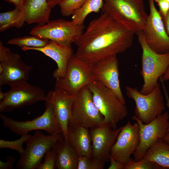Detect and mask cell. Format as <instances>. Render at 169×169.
Masks as SVG:
<instances>
[{
    "label": "cell",
    "mask_w": 169,
    "mask_h": 169,
    "mask_svg": "<svg viewBox=\"0 0 169 169\" xmlns=\"http://www.w3.org/2000/svg\"><path fill=\"white\" fill-rule=\"evenodd\" d=\"M143 157L157 163L162 169H169V142L162 138L157 139L147 149Z\"/></svg>",
    "instance_id": "23"
},
{
    "label": "cell",
    "mask_w": 169,
    "mask_h": 169,
    "mask_svg": "<svg viewBox=\"0 0 169 169\" xmlns=\"http://www.w3.org/2000/svg\"><path fill=\"white\" fill-rule=\"evenodd\" d=\"M25 22L24 16L20 9L15 8L10 11L0 13V32L10 28H20Z\"/></svg>",
    "instance_id": "24"
},
{
    "label": "cell",
    "mask_w": 169,
    "mask_h": 169,
    "mask_svg": "<svg viewBox=\"0 0 169 169\" xmlns=\"http://www.w3.org/2000/svg\"><path fill=\"white\" fill-rule=\"evenodd\" d=\"M103 3V0H87L84 5L72 15V20L77 24H84L88 14L100 12Z\"/></svg>",
    "instance_id": "25"
},
{
    "label": "cell",
    "mask_w": 169,
    "mask_h": 169,
    "mask_svg": "<svg viewBox=\"0 0 169 169\" xmlns=\"http://www.w3.org/2000/svg\"><path fill=\"white\" fill-rule=\"evenodd\" d=\"M123 126L114 129L103 123L90 128L92 157L105 162L110 161V151Z\"/></svg>",
    "instance_id": "16"
},
{
    "label": "cell",
    "mask_w": 169,
    "mask_h": 169,
    "mask_svg": "<svg viewBox=\"0 0 169 169\" xmlns=\"http://www.w3.org/2000/svg\"><path fill=\"white\" fill-rule=\"evenodd\" d=\"M166 32L169 35V11L165 17H162Z\"/></svg>",
    "instance_id": "36"
},
{
    "label": "cell",
    "mask_w": 169,
    "mask_h": 169,
    "mask_svg": "<svg viewBox=\"0 0 169 169\" xmlns=\"http://www.w3.org/2000/svg\"><path fill=\"white\" fill-rule=\"evenodd\" d=\"M169 114L166 111L147 124L143 123L135 115L132 117V120L137 122L139 127L140 142L133 154L135 161L143 158L147 149L157 139L165 136L169 126Z\"/></svg>",
    "instance_id": "14"
},
{
    "label": "cell",
    "mask_w": 169,
    "mask_h": 169,
    "mask_svg": "<svg viewBox=\"0 0 169 169\" xmlns=\"http://www.w3.org/2000/svg\"><path fill=\"white\" fill-rule=\"evenodd\" d=\"M52 149L57 155L56 168L77 169L79 156L75 150L64 139L58 141Z\"/></svg>",
    "instance_id": "22"
},
{
    "label": "cell",
    "mask_w": 169,
    "mask_h": 169,
    "mask_svg": "<svg viewBox=\"0 0 169 169\" xmlns=\"http://www.w3.org/2000/svg\"><path fill=\"white\" fill-rule=\"evenodd\" d=\"M21 49L24 51L34 50L40 51L54 60L57 66L53 73V77L56 79L65 76L68 61L74 54L72 46L60 44L51 40H49L48 44L43 47H24Z\"/></svg>",
    "instance_id": "19"
},
{
    "label": "cell",
    "mask_w": 169,
    "mask_h": 169,
    "mask_svg": "<svg viewBox=\"0 0 169 169\" xmlns=\"http://www.w3.org/2000/svg\"><path fill=\"white\" fill-rule=\"evenodd\" d=\"M31 136L28 134H24L22 135L20 139L13 141H8L0 139V148H7L12 149L17 151L20 154L24 150L23 147L24 143Z\"/></svg>",
    "instance_id": "30"
},
{
    "label": "cell",
    "mask_w": 169,
    "mask_h": 169,
    "mask_svg": "<svg viewBox=\"0 0 169 169\" xmlns=\"http://www.w3.org/2000/svg\"><path fill=\"white\" fill-rule=\"evenodd\" d=\"M105 163L92 157L79 156L77 169H103Z\"/></svg>",
    "instance_id": "29"
},
{
    "label": "cell",
    "mask_w": 169,
    "mask_h": 169,
    "mask_svg": "<svg viewBox=\"0 0 169 169\" xmlns=\"http://www.w3.org/2000/svg\"><path fill=\"white\" fill-rule=\"evenodd\" d=\"M135 33L103 12L91 21L74 43L79 59L94 64L123 53L132 45Z\"/></svg>",
    "instance_id": "1"
},
{
    "label": "cell",
    "mask_w": 169,
    "mask_h": 169,
    "mask_svg": "<svg viewBox=\"0 0 169 169\" xmlns=\"http://www.w3.org/2000/svg\"><path fill=\"white\" fill-rule=\"evenodd\" d=\"M87 0H64L59 5L62 15L64 17L72 15L82 8Z\"/></svg>",
    "instance_id": "27"
},
{
    "label": "cell",
    "mask_w": 169,
    "mask_h": 169,
    "mask_svg": "<svg viewBox=\"0 0 169 169\" xmlns=\"http://www.w3.org/2000/svg\"><path fill=\"white\" fill-rule=\"evenodd\" d=\"M76 94L57 88L49 91L47 98L51 102L55 115L59 123L64 139L67 141V128L71 115V109Z\"/></svg>",
    "instance_id": "18"
},
{
    "label": "cell",
    "mask_w": 169,
    "mask_h": 169,
    "mask_svg": "<svg viewBox=\"0 0 169 169\" xmlns=\"http://www.w3.org/2000/svg\"><path fill=\"white\" fill-rule=\"evenodd\" d=\"M163 139L166 141L169 142V133H167Z\"/></svg>",
    "instance_id": "40"
},
{
    "label": "cell",
    "mask_w": 169,
    "mask_h": 169,
    "mask_svg": "<svg viewBox=\"0 0 169 169\" xmlns=\"http://www.w3.org/2000/svg\"><path fill=\"white\" fill-rule=\"evenodd\" d=\"M96 80L93 64L83 61L74 54L68 61L65 76L56 79L55 87L76 94L83 87Z\"/></svg>",
    "instance_id": "10"
},
{
    "label": "cell",
    "mask_w": 169,
    "mask_h": 169,
    "mask_svg": "<svg viewBox=\"0 0 169 169\" xmlns=\"http://www.w3.org/2000/svg\"><path fill=\"white\" fill-rule=\"evenodd\" d=\"M64 0H47L49 6L51 9Z\"/></svg>",
    "instance_id": "37"
},
{
    "label": "cell",
    "mask_w": 169,
    "mask_h": 169,
    "mask_svg": "<svg viewBox=\"0 0 169 169\" xmlns=\"http://www.w3.org/2000/svg\"><path fill=\"white\" fill-rule=\"evenodd\" d=\"M110 165L108 169H124L125 164L116 161L110 156Z\"/></svg>",
    "instance_id": "34"
},
{
    "label": "cell",
    "mask_w": 169,
    "mask_h": 169,
    "mask_svg": "<svg viewBox=\"0 0 169 169\" xmlns=\"http://www.w3.org/2000/svg\"><path fill=\"white\" fill-rule=\"evenodd\" d=\"M119 63L116 55L106 58L93 64L96 80L112 91L120 100L125 104L120 86Z\"/></svg>",
    "instance_id": "17"
},
{
    "label": "cell",
    "mask_w": 169,
    "mask_h": 169,
    "mask_svg": "<svg viewBox=\"0 0 169 169\" xmlns=\"http://www.w3.org/2000/svg\"><path fill=\"white\" fill-rule=\"evenodd\" d=\"M161 167L157 163L143 157L135 161L131 158L125 164L124 169H161Z\"/></svg>",
    "instance_id": "28"
},
{
    "label": "cell",
    "mask_w": 169,
    "mask_h": 169,
    "mask_svg": "<svg viewBox=\"0 0 169 169\" xmlns=\"http://www.w3.org/2000/svg\"><path fill=\"white\" fill-rule=\"evenodd\" d=\"M49 41L33 35L12 38L9 40L7 43L15 45L21 48L24 47L41 48L47 45Z\"/></svg>",
    "instance_id": "26"
},
{
    "label": "cell",
    "mask_w": 169,
    "mask_h": 169,
    "mask_svg": "<svg viewBox=\"0 0 169 169\" xmlns=\"http://www.w3.org/2000/svg\"><path fill=\"white\" fill-rule=\"evenodd\" d=\"M67 141L79 156L92 157L91 136L88 128L83 126L68 124Z\"/></svg>",
    "instance_id": "21"
},
{
    "label": "cell",
    "mask_w": 169,
    "mask_h": 169,
    "mask_svg": "<svg viewBox=\"0 0 169 169\" xmlns=\"http://www.w3.org/2000/svg\"><path fill=\"white\" fill-rule=\"evenodd\" d=\"M160 77L164 81L169 80V67L164 74Z\"/></svg>",
    "instance_id": "39"
},
{
    "label": "cell",
    "mask_w": 169,
    "mask_h": 169,
    "mask_svg": "<svg viewBox=\"0 0 169 169\" xmlns=\"http://www.w3.org/2000/svg\"><path fill=\"white\" fill-rule=\"evenodd\" d=\"M142 49V76L144 84L140 91L143 94L152 91L159 84L158 80L169 67V53L160 54L151 49L146 42L142 31L136 33Z\"/></svg>",
    "instance_id": "3"
},
{
    "label": "cell",
    "mask_w": 169,
    "mask_h": 169,
    "mask_svg": "<svg viewBox=\"0 0 169 169\" xmlns=\"http://www.w3.org/2000/svg\"><path fill=\"white\" fill-rule=\"evenodd\" d=\"M32 65L24 63L17 54L0 41V86L12 87L27 82Z\"/></svg>",
    "instance_id": "9"
},
{
    "label": "cell",
    "mask_w": 169,
    "mask_h": 169,
    "mask_svg": "<svg viewBox=\"0 0 169 169\" xmlns=\"http://www.w3.org/2000/svg\"><path fill=\"white\" fill-rule=\"evenodd\" d=\"M46 99L47 95L39 87L27 82L18 84L4 93L3 99L0 100V112H11Z\"/></svg>",
    "instance_id": "12"
},
{
    "label": "cell",
    "mask_w": 169,
    "mask_h": 169,
    "mask_svg": "<svg viewBox=\"0 0 169 169\" xmlns=\"http://www.w3.org/2000/svg\"><path fill=\"white\" fill-rule=\"evenodd\" d=\"M102 12L135 33L141 31L147 20L143 0H104Z\"/></svg>",
    "instance_id": "2"
},
{
    "label": "cell",
    "mask_w": 169,
    "mask_h": 169,
    "mask_svg": "<svg viewBox=\"0 0 169 169\" xmlns=\"http://www.w3.org/2000/svg\"><path fill=\"white\" fill-rule=\"evenodd\" d=\"M150 13L142 31L150 48L160 54L169 53V36L166 31L162 17L154 0H148Z\"/></svg>",
    "instance_id": "13"
},
{
    "label": "cell",
    "mask_w": 169,
    "mask_h": 169,
    "mask_svg": "<svg viewBox=\"0 0 169 169\" xmlns=\"http://www.w3.org/2000/svg\"><path fill=\"white\" fill-rule=\"evenodd\" d=\"M104 118L95 105L92 94L87 85L76 94L71 109L68 124L79 125L88 128L103 123Z\"/></svg>",
    "instance_id": "11"
},
{
    "label": "cell",
    "mask_w": 169,
    "mask_h": 169,
    "mask_svg": "<svg viewBox=\"0 0 169 169\" xmlns=\"http://www.w3.org/2000/svg\"><path fill=\"white\" fill-rule=\"evenodd\" d=\"M159 79L160 80L161 82L165 98L166 100V105L169 109V96L166 88L165 84L164 81L162 78L160 77ZM167 133H169V126L167 130Z\"/></svg>",
    "instance_id": "35"
},
{
    "label": "cell",
    "mask_w": 169,
    "mask_h": 169,
    "mask_svg": "<svg viewBox=\"0 0 169 169\" xmlns=\"http://www.w3.org/2000/svg\"><path fill=\"white\" fill-rule=\"evenodd\" d=\"M87 86L92 92L95 105L104 117L103 123L113 129H116L118 123L128 115L125 104L112 91L98 81H94Z\"/></svg>",
    "instance_id": "4"
},
{
    "label": "cell",
    "mask_w": 169,
    "mask_h": 169,
    "mask_svg": "<svg viewBox=\"0 0 169 169\" xmlns=\"http://www.w3.org/2000/svg\"><path fill=\"white\" fill-rule=\"evenodd\" d=\"M44 161L41 163L37 169H54L57 155L56 152L52 149L48 151L44 154Z\"/></svg>",
    "instance_id": "31"
},
{
    "label": "cell",
    "mask_w": 169,
    "mask_h": 169,
    "mask_svg": "<svg viewBox=\"0 0 169 169\" xmlns=\"http://www.w3.org/2000/svg\"><path fill=\"white\" fill-rule=\"evenodd\" d=\"M166 1L169 2V0H166Z\"/></svg>",
    "instance_id": "41"
},
{
    "label": "cell",
    "mask_w": 169,
    "mask_h": 169,
    "mask_svg": "<svg viewBox=\"0 0 169 169\" xmlns=\"http://www.w3.org/2000/svg\"><path fill=\"white\" fill-rule=\"evenodd\" d=\"M20 9L25 22L43 25L49 21L51 9L47 0H22Z\"/></svg>",
    "instance_id": "20"
},
{
    "label": "cell",
    "mask_w": 169,
    "mask_h": 169,
    "mask_svg": "<svg viewBox=\"0 0 169 169\" xmlns=\"http://www.w3.org/2000/svg\"><path fill=\"white\" fill-rule=\"evenodd\" d=\"M140 142L139 127L137 122L132 125L128 121L122 126L110 151L115 160L126 163L137 149Z\"/></svg>",
    "instance_id": "15"
},
{
    "label": "cell",
    "mask_w": 169,
    "mask_h": 169,
    "mask_svg": "<svg viewBox=\"0 0 169 169\" xmlns=\"http://www.w3.org/2000/svg\"><path fill=\"white\" fill-rule=\"evenodd\" d=\"M157 3L162 17H165L169 11V2L166 0H154Z\"/></svg>",
    "instance_id": "32"
},
{
    "label": "cell",
    "mask_w": 169,
    "mask_h": 169,
    "mask_svg": "<svg viewBox=\"0 0 169 169\" xmlns=\"http://www.w3.org/2000/svg\"><path fill=\"white\" fill-rule=\"evenodd\" d=\"M64 139L62 132L45 135L39 130L25 142L27 146L16 165L18 169H37L45 154L52 149L59 140Z\"/></svg>",
    "instance_id": "5"
},
{
    "label": "cell",
    "mask_w": 169,
    "mask_h": 169,
    "mask_svg": "<svg viewBox=\"0 0 169 169\" xmlns=\"http://www.w3.org/2000/svg\"><path fill=\"white\" fill-rule=\"evenodd\" d=\"M7 161H3L0 160V169H12L13 168V164L15 160L12 155L6 156Z\"/></svg>",
    "instance_id": "33"
},
{
    "label": "cell",
    "mask_w": 169,
    "mask_h": 169,
    "mask_svg": "<svg viewBox=\"0 0 169 169\" xmlns=\"http://www.w3.org/2000/svg\"><path fill=\"white\" fill-rule=\"evenodd\" d=\"M45 101V110L44 112L40 116L32 120L18 121L1 114L0 117L3 125L20 136L28 134L33 130H44L49 134L62 132L51 102L47 97Z\"/></svg>",
    "instance_id": "8"
},
{
    "label": "cell",
    "mask_w": 169,
    "mask_h": 169,
    "mask_svg": "<svg viewBox=\"0 0 169 169\" xmlns=\"http://www.w3.org/2000/svg\"><path fill=\"white\" fill-rule=\"evenodd\" d=\"M125 88L126 96L135 103V115L144 124L150 123L163 113L165 107L159 84L147 94L141 93L136 88L126 86Z\"/></svg>",
    "instance_id": "7"
},
{
    "label": "cell",
    "mask_w": 169,
    "mask_h": 169,
    "mask_svg": "<svg viewBox=\"0 0 169 169\" xmlns=\"http://www.w3.org/2000/svg\"><path fill=\"white\" fill-rule=\"evenodd\" d=\"M8 3L13 4L15 8H19L20 7L22 0H4Z\"/></svg>",
    "instance_id": "38"
},
{
    "label": "cell",
    "mask_w": 169,
    "mask_h": 169,
    "mask_svg": "<svg viewBox=\"0 0 169 169\" xmlns=\"http://www.w3.org/2000/svg\"><path fill=\"white\" fill-rule=\"evenodd\" d=\"M84 24L73 21L58 19L49 21L43 25L37 24L29 32L38 38L54 41L63 45L72 46L75 39L84 32Z\"/></svg>",
    "instance_id": "6"
}]
</instances>
